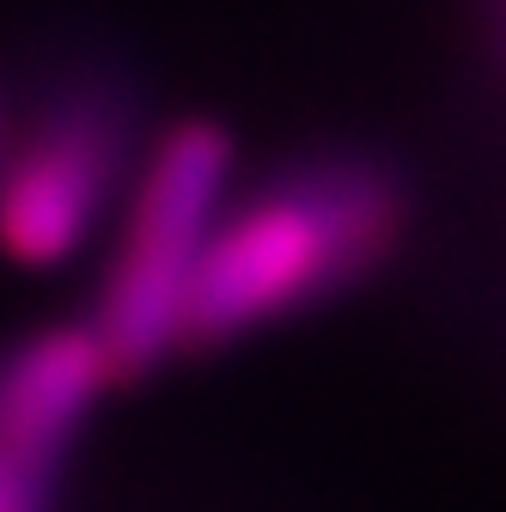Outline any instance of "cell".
<instances>
[{
    "label": "cell",
    "mask_w": 506,
    "mask_h": 512,
    "mask_svg": "<svg viewBox=\"0 0 506 512\" xmlns=\"http://www.w3.org/2000/svg\"><path fill=\"white\" fill-rule=\"evenodd\" d=\"M0 141H7V104H0Z\"/></svg>",
    "instance_id": "5"
},
{
    "label": "cell",
    "mask_w": 506,
    "mask_h": 512,
    "mask_svg": "<svg viewBox=\"0 0 506 512\" xmlns=\"http://www.w3.org/2000/svg\"><path fill=\"white\" fill-rule=\"evenodd\" d=\"M110 384H122V372L92 317L25 336L0 354V452L55 470Z\"/></svg>",
    "instance_id": "4"
},
{
    "label": "cell",
    "mask_w": 506,
    "mask_h": 512,
    "mask_svg": "<svg viewBox=\"0 0 506 512\" xmlns=\"http://www.w3.org/2000/svg\"><path fill=\"white\" fill-rule=\"evenodd\" d=\"M232 177L238 141L220 116H177L159 135H147L92 299V324L122 378H147L171 354H183L189 287L232 196Z\"/></svg>",
    "instance_id": "2"
},
{
    "label": "cell",
    "mask_w": 506,
    "mask_h": 512,
    "mask_svg": "<svg viewBox=\"0 0 506 512\" xmlns=\"http://www.w3.org/2000/svg\"><path fill=\"white\" fill-rule=\"evenodd\" d=\"M415 226V183L391 153L311 147L232 196L183 311V354H214L324 311L385 275Z\"/></svg>",
    "instance_id": "1"
},
{
    "label": "cell",
    "mask_w": 506,
    "mask_h": 512,
    "mask_svg": "<svg viewBox=\"0 0 506 512\" xmlns=\"http://www.w3.org/2000/svg\"><path fill=\"white\" fill-rule=\"evenodd\" d=\"M141 116L122 80H80L43 98L0 141V263L61 269L122 208L141 165Z\"/></svg>",
    "instance_id": "3"
}]
</instances>
